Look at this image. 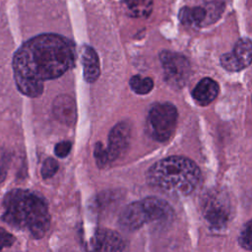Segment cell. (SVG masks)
<instances>
[{"mask_svg":"<svg viewBox=\"0 0 252 252\" xmlns=\"http://www.w3.org/2000/svg\"><path fill=\"white\" fill-rule=\"evenodd\" d=\"M73 43L58 34L43 33L26 41L15 53L13 70L16 85L24 94L36 97L43 83L62 76L73 67Z\"/></svg>","mask_w":252,"mask_h":252,"instance_id":"cell-1","label":"cell"},{"mask_svg":"<svg viewBox=\"0 0 252 252\" xmlns=\"http://www.w3.org/2000/svg\"><path fill=\"white\" fill-rule=\"evenodd\" d=\"M3 220L9 225L27 230L35 238L42 237L50 226V215L45 200L34 192L15 189L3 201Z\"/></svg>","mask_w":252,"mask_h":252,"instance_id":"cell-2","label":"cell"},{"mask_svg":"<svg viewBox=\"0 0 252 252\" xmlns=\"http://www.w3.org/2000/svg\"><path fill=\"white\" fill-rule=\"evenodd\" d=\"M202 175L198 165L185 157H168L157 161L147 172L153 188L176 196L191 194L200 184Z\"/></svg>","mask_w":252,"mask_h":252,"instance_id":"cell-3","label":"cell"},{"mask_svg":"<svg viewBox=\"0 0 252 252\" xmlns=\"http://www.w3.org/2000/svg\"><path fill=\"white\" fill-rule=\"evenodd\" d=\"M173 211L162 199L148 197L125 207L118 218L120 227L126 231H134L153 221H166L172 218Z\"/></svg>","mask_w":252,"mask_h":252,"instance_id":"cell-4","label":"cell"},{"mask_svg":"<svg viewBox=\"0 0 252 252\" xmlns=\"http://www.w3.org/2000/svg\"><path fill=\"white\" fill-rule=\"evenodd\" d=\"M177 109L169 102H158L149 110L147 130L158 142L167 141L173 134L177 123Z\"/></svg>","mask_w":252,"mask_h":252,"instance_id":"cell-5","label":"cell"},{"mask_svg":"<svg viewBox=\"0 0 252 252\" xmlns=\"http://www.w3.org/2000/svg\"><path fill=\"white\" fill-rule=\"evenodd\" d=\"M201 207L204 218L214 228H223L232 214L230 199L220 189H211L204 193Z\"/></svg>","mask_w":252,"mask_h":252,"instance_id":"cell-6","label":"cell"},{"mask_svg":"<svg viewBox=\"0 0 252 252\" xmlns=\"http://www.w3.org/2000/svg\"><path fill=\"white\" fill-rule=\"evenodd\" d=\"M159 59L166 83L174 89L183 88L190 76V64L187 58L182 54L164 50L160 52Z\"/></svg>","mask_w":252,"mask_h":252,"instance_id":"cell-7","label":"cell"},{"mask_svg":"<svg viewBox=\"0 0 252 252\" xmlns=\"http://www.w3.org/2000/svg\"><path fill=\"white\" fill-rule=\"evenodd\" d=\"M131 139V124L128 121L117 123L108 134V143L105 148L108 162L120 158L128 149Z\"/></svg>","mask_w":252,"mask_h":252,"instance_id":"cell-8","label":"cell"},{"mask_svg":"<svg viewBox=\"0 0 252 252\" xmlns=\"http://www.w3.org/2000/svg\"><path fill=\"white\" fill-rule=\"evenodd\" d=\"M91 245L94 251H122L126 247L124 239L117 232L105 228L95 231Z\"/></svg>","mask_w":252,"mask_h":252,"instance_id":"cell-9","label":"cell"},{"mask_svg":"<svg viewBox=\"0 0 252 252\" xmlns=\"http://www.w3.org/2000/svg\"><path fill=\"white\" fill-rule=\"evenodd\" d=\"M55 118L67 126H73L77 118V108L73 97L68 94L58 95L52 106Z\"/></svg>","mask_w":252,"mask_h":252,"instance_id":"cell-10","label":"cell"},{"mask_svg":"<svg viewBox=\"0 0 252 252\" xmlns=\"http://www.w3.org/2000/svg\"><path fill=\"white\" fill-rule=\"evenodd\" d=\"M81 60L84 79L88 83L95 82L100 74L99 59L95 50L88 45L83 46L81 50Z\"/></svg>","mask_w":252,"mask_h":252,"instance_id":"cell-11","label":"cell"},{"mask_svg":"<svg viewBox=\"0 0 252 252\" xmlns=\"http://www.w3.org/2000/svg\"><path fill=\"white\" fill-rule=\"evenodd\" d=\"M220 87L216 81L211 78L202 79L192 92L193 98L202 105L212 102L218 95Z\"/></svg>","mask_w":252,"mask_h":252,"instance_id":"cell-12","label":"cell"},{"mask_svg":"<svg viewBox=\"0 0 252 252\" xmlns=\"http://www.w3.org/2000/svg\"><path fill=\"white\" fill-rule=\"evenodd\" d=\"M179 20L186 26H203L206 20V9L201 7H183L179 11Z\"/></svg>","mask_w":252,"mask_h":252,"instance_id":"cell-13","label":"cell"},{"mask_svg":"<svg viewBox=\"0 0 252 252\" xmlns=\"http://www.w3.org/2000/svg\"><path fill=\"white\" fill-rule=\"evenodd\" d=\"M125 12L135 18L148 17L152 12V0H125L123 2Z\"/></svg>","mask_w":252,"mask_h":252,"instance_id":"cell-14","label":"cell"},{"mask_svg":"<svg viewBox=\"0 0 252 252\" xmlns=\"http://www.w3.org/2000/svg\"><path fill=\"white\" fill-rule=\"evenodd\" d=\"M232 54L235 56L240 65L244 68L248 67L252 58V44L249 38H241L236 43L232 50Z\"/></svg>","mask_w":252,"mask_h":252,"instance_id":"cell-15","label":"cell"},{"mask_svg":"<svg viewBox=\"0 0 252 252\" xmlns=\"http://www.w3.org/2000/svg\"><path fill=\"white\" fill-rule=\"evenodd\" d=\"M131 89L138 94H149L154 87L153 79L150 77H142L140 75L133 76L130 79Z\"/></svg>","mask_w":252,"mask_h":252,"instance_id":"cell-16","label":"cell"},{"mask_svg":"<svg viewBox=\"0 0 252 252\" xmlns=\"http://www.w3.org/2000/svg\"><path fill=\"white\" fill-rule=\"evenodd\" d=\"M220 64L221 66L227 70V71H240L243 69V67L240 65V63L237 61L235 56L232 54V52L224 53L220 57Z\"/></svg>","mask_w":252,"mask_h":252,"instance_id":"cell-17","label":"cell"},{"mask_svg":"<svg viewBox=\"0 0 252 252\" xmlns=\"http://www.w3.org/2000/svg\"><path fill=\"white\" fill-rule=\"evenodd\" d=\"M238 242L239 244L241 245V247H243L244 249L250 251L252 250V241H251V220H248L240 235H239V238H238Z\"/></svg>","mask_w":252,"mask_h":252,"instance_id":"cell-18","label":"cell"},{"mask_svg":"<svg viewBox=\"0 0 252 252\" xmlns=\"http://www.w3.org/2000/svg\"><path fill=\"white\" fill-rule=\"evenodd\" d=\"M58 162L52 158H48L44 160L41 167V175L43 178H50L58 170Z\"/></svg>","mask_w":252,"mask_h":252,"instance_id":"cell-19","label":"cell"},{"mask_svg":"<svg viewBox=\"0 0 252 252\" xmlns=\"http://www.w3.org/2000/svg\"><path fill=\"white\" fill-rule=\"evenodd\" d=\"M94 156L95 161H96L98 166L102 167V166H104V165H106L108 163L105 148L103 147V145L100 142H97L95 144L94 151Z\"/></svg>","mask_w":252,"mask_h":252,"instance_id":"cell-20","label":"cell"},{"mask_svg":"<svg viewBox=\"0 0 252 252\" xmlns=\"http://www.w3.org/2000/svg\"><path fill=\"white\" fill-rule=\"evenodd\" d=\"M9 166V156L7 152L0 146V184L6 178Z\"/></svg>","mask_w":252,"mask_h":252,"instance_id":"cell-21","label":"cell"},{"mask_svg":"<svg viewBox=\"0 0 252 252\" xmlns=\"http://www.w3.org/2000/svg\"><path fill=\"white\" fill-rule=\"evenodd\" d=\"M71 147L72 144L69 141H63L60 142L58 144H56L55 148H54V154L58 157V158H65L68 156V154L71 151Z\"/></svg>","mask_w":252,"mask_h":252,"instance_id":"cell-22","label":"cell"},{"mask_svg":"<svg viewBox=\"0 0 252 252\" xmlns=\"http://www.w3.org/2000/svg\"><path fill=\"white\" fill-rule=\"evenodd\" d=\"M14 241H15L14 236L8 231H6L5 229L0 227V251L3 250L4 248L12 246Z\"/></svg>","mask_w":252,"mask_h":252,"instance_id":"cell-23","label":"cell"}]
</instances>
